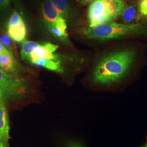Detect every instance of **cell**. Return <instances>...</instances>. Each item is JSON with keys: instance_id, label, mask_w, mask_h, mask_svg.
Segmentation results:
<instances>
[{"instance_id": "obj_23", "label": "cell", "mask_w": 147, "mask_h": 147, "mask_svg": "<svg viewBox=\"0 0 147 147\" xmlns=\"http://www.w3.org/2000/svg\"><path fill=\"white\" fill-rule=\"evenodd\" d=\"M2 100V93H1V92L0 90V101Z\"/></svg>"}, {"instance_id": "obj_15", "label": "cell", "mask_w": 147, "mask_h": 147, "mask_svg": "<svg viewBox=\"0 0 147 147\" xmlns=\"http://www.w3.org/2000/svg\"><path fill=\"white\" fill-rule=\"evenodd\" d=\"M122 18L124 22L130 23L134 21L136 16V10L134 6H129L125 8L122 14Z\"/></svg>"}, {"instance_id": "obj_26", "label": "cell", "mask_w": 147, "mask_h": 147, "mask_svg": "<svg viewBox=\"0 0 147 147\" xmlns=\"http://www.w3.org/2000/svg\"></svg>"}, {"instance_id": "obj_4", "label": "cell", "mask_w": 147, "mask_h": 147, "mask_svg": "<svg viewBox=\"0 0 147 147\" xmlns=\"http://www.w3.org/2000/svg\"><path fill=\"white\" fill-rule=\"evenodd\" d=\"M26 79L16 73L5 71L0 68V90L2 100L18 99L26 94L28 89Z\"/></svg>"}, {"instance_id": "obj_13", "label": "cell", "mask_w": 147, "mask_h": 147, "mask_svg": "<svg viewBox=\"0 0 147 147\" xmlns=\"http://www.w3.org/2000/svg\"><path fill=\"white\" fill-rule=\"evenodd\" d=\"M67 25L61 26L52 27L48 30L53 36L64 42H69L68 35L67 32Z\"/></svg>"}, {"instance_id": "obj_7", "label": "cell", "mask_w": 147, "mask_h": 147, "mask_svg": "<svg viewBox=\"0 0 147 147\" xmlns=\"http://www.w3.org/2000/svg\"><path fill=\"white\" fill-rule=\"evenodd\" d=\"M0 68L5 71L16 73L25 71L11 53H0Z\"/></svg>"}, {"instance_id": "obj_12", "label": "cell", "mask_w": 147, "mask_h": 147, "mask_svg": "<svg viewBox=\"0 0 147 147\" xmlns=\"http://www.w3.org/2000/svg\"><path fill=\"white\" fill-rule=\"evenodd\" d=\"M53 5L66 20L69 16L70 7L67 0H50Z\"/></svg>"}, {"instance_id": "obj_24", "label": "cell", "mask_w": 147, "mask_h": 147, "mask_svg": "<svg viewBox=\"0 0 147 147\" xmlns=\"http://www.w3.org/2000/svg\"><path fill=\"white\" fill-rule=\"evenodd\" d=\"M146 147H147V144H146Z\"/></svg>"}, {"instance_id": "obj_25", "label": "cell", "mask_w": 147, "mask_h": 147, "mask_svg": "<svg viewBox=\"0 0 147 147\" xmlns=\"http://www.w3.org/2000/svg\"></svg>"}, {"instance_id": "obj_9", "label": "cell", "mask_w": 147, "mask_h": 147, "mask_svg": "<svg viewBox=\"0 0 147 147\" xmlns=\"http://www.w3.org/2000/svg\"><path fill=\"white\" fill-rule=\"evenodd\" d=\"M8 35L16 42H23L27 34L26 26L24 22L14 26L7 27Z\"/></svg>"}, {"instance_id": "obj_17", "label": "cell", "mask_w": 147, "mask_h": 147, "mask_svg": "<svg viewBox=\"0 0 147 147\" xmlns=\"http://www.w3.org/2000/svg\"><path fill=\"white\" fill-rule=\"evenodd\" d=\"M140 11L143 16H147V0H140Z\"/></svg>"}, {"instance_id": "obj_11", "label": "cell", "mask_w": 147, "mask_h": 147, "mask_svg": "<svg viewBox=\"0 0 147 147\" xmlns=\"http://www.w3.org/2000/svg\"><path fill=\"white\" fill-rule=\"evenodd\" d=\"M39 44H40L33 41L24 40L20 52V56L22 59L28 61V59L32 53L39 45Z\"/></svg>"}, {"instance_id": "obj_14", "label": "cell", "mask_w": 147, "mask_h": 147, "mask_svg": "<svg viewBox=\"0 0 147 147\" xmlns=\"http://www.w3.org/2000/svg\"><path fill=\"white\" fill-rule=\"evenodd\" d=\"M0 40L3 44L5 47L11 52L13 55L17 54V49L16 44L8 35L3 34L0 36Z\"/></svg>"}, {"instance_id": "obj_2", "label": "cell", "mask_w": 147, "mask_h": 147, "mask_svg": "<svg viewBox=\"0 0 147 147\" xmlns=\"http://www.w3.org/2000/svg\"><path fill=\"white\" fill-rule=\"evenodd\" d=\"M125 5L121 0H94L89 5V27L111 22L121 15Z\"/></svg>"}, {"instance_id": "obj_16", "label": "cell", "mask_w": 147, "mask_h": 147, "mask_svg": "<svg viewBox=\"0 0 147 147\" xmlns=\"http://www.w3.org/2000/svg\"><path fill=\"white\" fill-rule=\"evenodd\" d=\"M24 22L21 16L16 11H14L11 15L8 22V26H11ZM7 26V27H8Z\"/></svg>"}, {"instance_id": "obj_6", "label": "cell", "mask_w": 147, "mask_h": 147, "mask_svg": "<svg viewBox=\"0 0 147 147\" xmlns=\"http://www.w3.org/2000/svg\"><path fill=\"white\" fill-rule=\"evenodd\" d=\"M58 48V45L50 42L40 44L30 56L28 61L32 64L34 61L42 58L58 59L59 56L55 53Z\"/></svg>"}, {"instance_id": "obj_20", "label": "cell", "mask_w": 147, "mask_h": 147, "mask_svg": "<svg viewBox=\"0 0 147 147\" xmlns=\"http://www.w3.org/2000/svg\"><path fill=\"white\" fill-rule=\"evenodd\" d=\"M94 0H79V3L81 5H86L89 3L91 2H93Z\"/></svg>"}, {"instance_id": "obj_21", "label": "cell", "mask_w": 147, "mask_h": 147, "mask_svg": "<svg viewBox=\"0 0 147 147\" xmlns=\"http://www.w3.org/2000/svg\"><path fill=\"white\" fill-rule=\"evenodd\" d=\"M81 147L80 146H79L78 144H73L72 146H71V147Z\"/></svg>"}, {"instance_id": "obj_22", "label": "cell", "mask_w": 147, "mask_h": 147, "mask_svg": "<svg viewBox=\"0 0 147 147\" xmlns=\"http://www.w3.org/2000/svg\"><path fill=\"white\" fill-rule=\"evenodd\" d=\"M0 147H7L6 146H5L3 144H2V143H1L0 142Z\"/></svg>"}, {"instance_id": "obj_10", "label": "cell", "mask_w": 147, "mask_h": 147, "mask_svg": "<svg viewBox=\"0 0 147 147\" xmlns=\"http://www.w3.org/2000/svg\"><path fill=\"white\" fill-rule=\"evenodd\" d=\"M32 64L38 67H42L47 69L51 71H54L58 73H62L63 71L60 59H53L42 58L34 61Z\"/></svg>"}, {"instance_id": "obj_1", "label": "cell", "mask_w": 147, "mask_h": 147, "mask_svg": "<svg viewBox=\"0 0 147 147\" xmlns=\"http://www.w3.org/2000/svg\"><path fill=\"white\" fill-rule=\"evenodd\" d=\"M135 58L131 50H124L112 53L102 58L93 73L95 82L110 84L120 80L128 71Z\"/></svg>"}, {"instance_id": "obj_8", "label": "cell", "mask_w": 147, "mask_h": 147, "mask_svg": "<svg viewBox=\"0 0 147 147\" xmlns=\"http://www.w3.org/2000/svg\"><path fill=\"white\" fill-rule=\"evenodd\" d=\"M9 124L7 111L2 100L0 101V142L7 147L9 139Z\"/></svg>"}, {"instance_id": "obj_3", "label": "cell", "mask_w": 147, "mask_h": 147, "mask_svg": "<svg viewBox=\"0 0 147 147\" xmlns=\"http://www.w3.org/2000/svg\"><path fill=\"white\" fill-rule=\"evenodd\" d=\"M143 30V27L140 24H122L111 22L88 27L84 28L83 33L88 39L105 40L137 33Z\"/></svg>"}, {"instance_id": "obj_19", "label": "cell", "mask_w": 147, "mask_h": 147, "mask_svg": "<svg viewBox=\"0 0 147 147\" xmlns=\"http://www.w3.org/2000/svg\"><path fill=\"white\" fill-rule=\"evenodd\" d=\"M9 0H0V8L6 7L9 3Z\"/></svg>"}, {"instance_id": "obj_18", "label": "cell", "mask_w": 147, "mask_h": 147, "mask_svg": "<svg viewBox=\"0 0 147 147\" xmlns=\"http://www.w3.org/2000/svg\"><path fill=\"white\" fill-rule=\"evenodd\" d=\"M11 53L3 45V44L0 40V53Z\"/></svg>"}, {"instance_id": "obj_5", "label": "cell", "mask_w": 147, "mask_h": 147, "mask_svg": "<svg viewBox=\"0 0 147 147\" xmlns=\"http://www.w3.org/2000/svg\"><path fill=\"white\" fill-rule=\"evenodd\" d=\"M42 21L47 29L52 27L67 25L66 20L56 10L50 0L45 1L42 4Z\"/></svg>"}]
</instances>
